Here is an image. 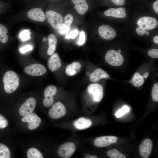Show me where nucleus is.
<instances>
[{
  "mask_svg": "<svg viewBox=\"0 0 158 158\" xmlns=\"http://www.w3.org/2000/svg\"><path fill=\"white\" fill-rule=\"evenodd\" d=\"M124 27L128 37L150 39L158 32V18L148 11L138 10L131 13L129 21Z\"/></svg>",
  "mask_w": 158,
  "mask_h": 158,
  "instance_id": "nucleus-1",
  "label": "nucleus"
},
{
  "mask_svg": "<svg viewBox=\"0 0 158 158\" xmlns=\"http://www.w3.org/2000/svg\"><path fill=\"white\" fill-rule=\"evenodd\" d=\"M103 13L110 23L116 25H123L125 26L129 21L131 13L122 6L110 8L104 11Z\"/></svg>",
  "mask_w": 158,
  "mask_h": 158,
  "instance_id": "nucleus-2",
  "label": "nucleus"
},
{
  "mask_svg": "<svg viewBox=\"0 0 158 158\" xmlns=\"http://www.w3.org/2000/svg\"><path fill=\"white\" fill-rule=\"evenodd\" d=\"M124 28H121L111 23L102 24L99 26L98 34L102 39L106 41H112L119 37L123 32H125Z\"/></svg>",
  "mask_w": 158,
  "mask_h": 158,
  "instance_id": "nucleus-3",
  "label": "nucleus"
},
{
  "mask_svg": "<svg viewBox=\"0 0 158 158\" xmlns=\"http://www.w3.org/2000/svg\"><path fill=\"white\" fill-rule=\"evenodd\" d=\"M3 81L4 89L8 94L11 93L16 90L19 85L18 76L16 73L11 71L5 73L3 77Z\"/></svg>",
  "mask_w": 158,
  "mask_h": 158,
  "instance_id": "nucleus-4",
  "label": "nucleus"
},
{
  "mask_svg": "<svg viewBox=\"0 0 158 158\" xmlns=\"http://www.w3.org/2000/svg\"><path fill=\"white\" fill-rule=\"evenodd\" d=\"M121 50L111 49L106 52L105 56V61L110 65L117 66H121L123 63L124 58L121 54Z\"/></svg>",
  "mask_w": 158,
  "mask_h": 158,
  "instance_id": "nucleus-5",
  "label": "nucleus"
},
{
  "mask_svg": "<svg viewBox=\"0 0 158 158\" xmlns=\"http://www.w3.org/2000/svg\"><path fill=\"white\" fill-rule=\"evenodd\" d=\"M45 15L51 26L55 29H58L63 21L62 16L55 11L51 10L47 11Z\"/></svg>",
  "mask_w": 158,
  "mask_h": 158,
  "instance_id": "nucleus-6",
  "label": "nucleus"
},
{
  "mask_svg": "<svg viewBox=\"0 0 158 158\" xmlns=\"http://www.w3.org/2000/svg\"><path fill=\"white\" fill-rule=\"evenodd\" d=\"M66 113V108L60 102L54 104L49 111V115L52 119H59L64 116Z\"/></svg>",
  "mask_w": 158,
  "mask_h": 158,
  "instance_id": "nucleus-7",
  "label": "nucleus"
},
{
  "mask_svg": "<svg viewBox=\"0 0 158 158\" xmlns=\"http://www.w3.org/2000/svg\"><path fill=\"white\" fill-rule=\"evenodd\" d=\"M87 90L94 102H99L101 101L104 93L103 87L97 83L91 84L88 86Z\"/></svg>",
  "mask_w": 158,
  "mask_h": 158,
  "instance_id": "nucleus-8",
  "label": "nucleus"
},
{
  "mask_svg": "<svg viewBox=\"0 0 158 158\" xmlns=\"http://www.w3.org/2000/svg\"><path fill=\"white\" fill-rule=\"evenodd\" d=\"M36 104V100L34 98H28L20 107L19 109L20 115L23 117L29 115L34 111Z\"/></svg>",
  "mask_w": 158,
  "mask_h": 158,
  "instance_id": "nucleus-9",
  "label": "nucleus"
},
{
  "mask_svg": "<svg viewBox=\"0 0 158 158\" xmlns=\"http://www.w3.org/2000/svg\"><path fill=\"white\" fill-rule=\"evenodd\" d=\"M75 149L76 146L73 142H66L59 147L58 150V154L62 158H68L73 154Z\"/></svg>",
  "mask_w": 158,
  "mask_h": 158,
  "instance_id": "nucleus-10",
  "label": "nucleus"
},
{
  "mask_svg": "<svg viewBox=\"0 0 158 158\" xmlns=\"http://www.w3.org/2000/svg\"><path fill=\"white\" fill-rule=\"evenodd\" d=\"M24 71L28 75L38 76L44 74L47 71V69L42 65L35 63L26 67L24 69Z\"/></svg>",
  "mask_w": 158,
  "mask_h": 158,
  "instance_id": "nucleus-11",
  "label": "nucleus"
},
{
  "mask_svg": "<svg viewBox=\"0 0 158 158\" xmlns=\"http://www.w3.org/2000/svg\"><path fill=\"white\" fill-rule=\"evenodd\" d=\"M57 91L56 87L53 85H50L45 88L44 91L45 98L43 101L44 105L48 107L51 106L54 102L53 97Z\"/></svg>",
  "mask_w": 158,
  "mask_h": 158,
  "instance_id": "nucleus-12",
  "label": "nucleus"
},
{
  "mask_svg": "<svg viewBox=\"0 0 158 158\" xmlns=\"http://www.w3.org/2000/svg\"><path fill=\"white\" fill-rule=\"evenodd\" d=\"M152 146V142L151 139L147 138L143 140L138 147L141 156L144 158H148L151 153Z\"/></svg>",
  "mask_w": 158,
  "mask_h": 158,
  "instance_id": "nucleus-13",
  "label": "nucleus"
},
{
  "mask_svg": "<svg viewBox=\"0 0 158 158\" xmlns=\"http://www.w3.org/2000/svg\"><path fill=\"white\" fill-rule=\"evenodd\" d=\"M117 140L118 138L116 136H103L96 138L94 142V144L97 147H105L116 143Z\"/></svg>",
  "mask_w": 158,
  "mask_h": 158,
  "instance_id": "nucleus-14",
  "label": "nucleus"
},
{
  "mask_svg": "<svg viewBox=\"0 0 158 158\" xmlns=\"http://www.w3.org/2000/svg\"><path fill=\"white\" fill-rule=\"evenodd\" d=\"M21 120L23 122L28 123V128L31 130L38 127L41 121L40 118L35 113H32L27 116L23 117Z\"/></svg>",
  "mask_w": 158,
  "mask_h": 158,
  "instance_id": "nucleus-15",
  "label": "nucleus"
},
{
  "mask_svg": "<svg viewBox=\"0 0 158 158\" xmlns=\"http://www.w3.org/2000/svg\"><path fill=\"white\" fill-rule=\"evenodd\" d=\"M28 17L30 19L37 21L43 22L46 19V16L42 9L35 7L30 9L27 12Z\"/></svg>",
  "mask_w": 158,
  "mask_h": 158,
  "instance_id": "nucleus-16",
  "label": "nucleus"
},
{
  "mask_svg": "<svg viewBox=\"0 0 158 158\" xmlns=\"http://www.w3.org/2000/svg\"><path fill=\"white\" fill-rule=\"evenodd\" d=\"M61 62L58 54L54 53L49 59L47 66L51 72L56 71L61 66Z\"/></svg>",
  "mask_w": 158,
  "mask_h": 158,
  "instance_id": "nucleus-17",
  "label": "nucleus"
},
{
  "mask_svg": "<svg viewBox=\"0 0 158 158\" xmlns=\"http://www.w3.org/2000/svg\"><path fill=\"white\" fill-rule=\"evenodd\" d=\"M73 19V16L71 14H67L66 15L63 19V22L58 29V32L60 35H66L69 32Z\"/></svg>",
  "mask_w": 158,
  "mask_h": 158,
  "instance_id": "nucleus-18",
  "label": "nucleus"
},
{
  "mask_svg": "<svg viewBox=\"0 0 158 158\" xmlns=\"http://www.w3.org/2000/svg\"><path fill=\"white\" fill-rule=\"evenodd\" d=\"M109 77V74L103 69L98 68L91 73L90 75V79L92 82H96L101 79L108 78Z\"/></svg>",
  "mask_w": 158,
  "mask_h": 158,
  "instance_id": "nucleus-19",
  "label": "nucleus"
},
{
  "mask_svg": "<svg viewBox=\"0 0 158 158\" xmlns=\"http://www.w3.org/2000/svg\"><path fill=\"white\" fill-rule=\"evenodd\" d=\"M71 1L74 5V8L80 14H84L88 9L86 0H71Z\"/></svg>",
  "mask_w": 158,
  "mask_h": 158,
  "instance_id": "nucleus-20",
  "label": "nucleus"
},
{
  "mask_svg": "<svg viewBox=\"0 0 158 158\" xmlns=\"http://www.w3.org/2000/svg\"><path fill=\"white\" fill-rule=\"evenodd\" d=\"M92 123V121L90 119L81 117L74 122V125L78 129L83 130L90 127Z\"/></svg>",
  "mask_w": 158,
  "mask_h": 158,
  "instance_id": "nucleus-21",
  "label": "nucleus"
},
{
  "mask_svg": "<svg viewBox=\"0 0 158 158\" xmlns=\"http://www.w3.org/2000/svg\"><path fill=\"white\" fill-rule=\"evenodd\" d=\"M49 47L47 51V54L49 55H52L56 49V45L57 42V38L54 34H51L49 35L47 38Z\"/></svg>",
  "mask_w": 158,
  "mask_h": 158,
  "instance_id": "nucleus-22",
  "label": "nucleus"
},
{
  "mask_svg": "<svg viewBox=\"0 0 158 158\" xmlns=\"http://www.w3.org/2000/svg\"><path fill=\"white\" fill-rule=\"evenodd\" d=\"M81 66L78 62H74L67 66L65 69L66 74L72 76L75 75L80 69Z\"/></svg>",
  "mask_w": 158,
  "mask_h": 158,
  "instance_id": "nucleus-23",
  "label": "nucleus"
},
{
  "mask_svg": "<svg viewBox=\"0 0 158 158\" xmlns=\"http://www.w3.org/2000/svg\"><path fill=\"white\" fill-rule=\"evenodd\" d=\"M130 81L134 86L138 87L143 85L144 80L143 75H141L139 73L136 72L134 74Z\"/></svg>",
  "mask_w": 158,
  "mask_h": 158,
  "instance_id": "nucleus-24",
  "label": "nucleus"
},
{
  "mask_svg": "<svg viewBox=\"0 0 158 158\" xmlns=\"http://www.w3.org/2000/svg\"><path fill=\"white\" fill-rule=\"evenodd\" d=\"M7 28L4 25L0 24V41L2 43H6L8 41V37Z\"/></svg>",
  "mask_w": 158,
  "mask_h": 158,
  "instance_id": "nucleus-25",
  "label": "nucleus"
},
{
  "mask_svg": "<svg viewBox=\"0 0 158 158\" xmlns=\"http://www.w3.org/2000/svg\"><path fill=\"white\" fill-rule=\"evenodd\" d=\"M27 155L28 158H42V153L37 149L34 148L29 149L27 151Z\"/></svg>",
  "mask_w": 158,
  "mask_h": 158,
  "instance_id": "nucleus-26",
  "label": "nucleus"
},
{
  "mask_svg": "<svg viewBox=\"0 0 158 158\" xmlns=\"http://www.w3.org/2000/svg\"><path fill=\"white\" fill-rule=\"evenodd\" d=\"M107 156L110 158H126V156L117 150L112 149L108 151L107 153Z\"/></svg>",
  "mask_w": 158,
  "mask_h": 158,
  "instance_id": "nucleus-27",
  "label": "nucleus"
},
{
  "mask_svg": "<svg viewBox=\"0 0 158 158\" xmlns=\"http://www.w3.org/2000/svg\"><path fill=\"white\" fill-rule=\"evenodd\" d=\"M10 152L8 148L5 145L0 143V158H10Z\"/></svg>",
  "mask_w": 158,
  "mask_h": 158,
  "instance_id": "nucleus-28",
  "label": "nucleus"
},
{
  "mask_svg": "<svg viewBox=\"0 0 158 158\" xmlns=\"http://www.w3.org/2000/svg\"><path fill=\"white\" fill-rule=\"evenodd\" d=\"M31 32L28 29H25L20 32L19 37L20 40L25 42L30 40L31 39Z\"/></svg>",
  "mask_w": 158,
  "mask_h": 158,
  "instance_id": "nucleus-29",
  "label": "nucleus"
},
{
  "mask_svg": "<svg viewBox=\"0 0 158 158\" xmlns=\"http://www.w3.org/2000/svg\"><path fill=\"white\" fill-rule=\"evenodd\" d=\"M152 97L153 100L155 102L158 101V83L154 84L152 87Z\"/></svg>",
  "mask_w": 158,
  "mask_h": 158,
  "instance_id": "nucleus-30",
  "label": "nucleus"
},
{
  "mask_svg": "<svg viewBox=\"0 0 158 158\" xmlns=\"http://www.w3.org/2000/svg\"><path fill=\"white\" fill-rule=\"evenodd\" d=\"M130 111L129 108L126 105L124 106L121 109H119L115 114L117 118L121 117Z\"/></svg>",
  "mask_w": 158,
  "mask_h": 158,
  "instance_id": "nucleus-31",
  "label": "nucleus"
},
{
  "mask_svg": "<svg viewBox=\"0 0 158 158\" xmlns=\"http://www.w3.org/2000/svg\"><path fill=\"white\" fill-rule=\"evenodd\" d=\"M78 33V30L77 29H74L66 34L65 36V38L68 40L74 39L77 36Z\"/></svg>",
  "mask_w": 158,
  "mask_h": 158,
  "instance_id": "nucleus-32",
  "label": "nucleus"
},
{
  "mask_svg": "<svg viewBox=\"0 0 158 158\" xmlns=\"http://www.w3.org/2000/svg\"><path fill=\"white\" fill-rule=\"evenodd\" d=\"M150 13L156 17L158 16V0H156L152 4Z\"/></svg>",
  "mask_w": 158,
  "mask_h": 158,
  "instance_id": "nucleus-33",
  "label": "nucleus"
},
{
  "mask_svg": "<svg viewBox=\"0 0 158 158\" xmlns=\"http://www.w3.org/2000/svg\"><path fill=\"white\" fill-rule=\"evenodd\" d=\"M148 55L153 58H158V49H151L149 50L147 53Z\"/></svg>",
  "mask_w": 158,
  "mask_h": 158,
  "instance_id": "nucleus-34",
  "label": "nucleus"
},
{
  "mask_svg": "<svg viewBox=\"0 0 158 158\" xmlns=\"http://www.w3.org/2000/svg\"><path fill=\"white\" fill-rule=\"evenodd\" d=\"M79 39L78 42V44L79 45L83 44L86 40V36L84 32L82 30L80 32Z\"/></svg>",
  "mask_w": 158,
  "mask_h": 158,
  "instance_id": "nucleus-35",
  "label": "nucleus"
},
{
  "mask_svg": "<svg viewBox=\"0 0 158 158\" xmlns=\"http://www.w3.org/2000/svg\"><path fill=\"white\" fill-rule=\"evenodd\" d=\"M8 124V120L3 116L0 114V128L6 127Z\"/></svg>",
  "mask_w": 158,
  "mask_h": 158,
  "instance_id": "nucleus-36",
  "label": "nucleus"
},
{
  "mask_svg": "<svg viewBox=\"0 0 158 158\" xmlns=\"http://www.w3.org/2000/svg\"><path fill=\"white\" fill-rule=\"evenodd\" d=\"M111 1L115 6L122 7L124 6L126 2V0H109Z\"/></svg>",
  "mask_w": 158,
  "mask_h": 158,
  "instance_id": "nucleus-37",
  "label": "nucleus"
},
{
  "mask_svg": "<svg viewBox=\"0 0 158 158\" xmlns=\"http://www.w3.org/2000/svg\"><path fill=\"white\" fill-rule=\"evenodd\" d=\"M33 49L32 47L30 45H26L20 48L19 49L20 52L23 54H24L29 51H31Z\"/></svg>",
  "mask_w": 158,
  "mask_h": 158,
  "instance_id": "nucleus-38",
  "label": "nucleus"
},
{
  "mask_svg": "<svg viewBox=\"0 0 158 158\" xmlns=\"http://www.w3.org/2000/svg\"><path fill=\"white\" fill-rule=\"evenodd\" d=\"M151 39L152 42L155 44L158 45V32L154 34L151 37Z\"/></svg>",
  "mask_w": 158,
  "mask_h": 158,
  "instance_id": "nucleus-39",
  "label": "nucleus"
},
{
  "mask_svg": "<svg viewBox=\"0 0 158 158\" xmlns=\"http://www.w3.org/2000/svg\"><path fill=\"white\" fill-rule=\"evenodd\" d=\"M97 158V157L95 155H89L87 157V158Z\"/></svg>",
  "mask_w": 158,
  "mask_h": 158,
  "instance_id": "nucleus-40",
  "label": "nucleus"
},
{
  "mask_svg": "<svg viewBox=\"0 0 158 158\" xmlns=\"http://www.w3.org/2000/svg\"><path fill=\"white\" fill-rule=\"evenodd\" d=\"M149 75V74L147 72H146L145 73L144 75H143V76L145 78H147L148 76Z\"/></svg>",
  "mask_w": 158,
  "mask_h": 158,
  "instance_id": "nucleus-41",
  "label": "nucleus"
},
{
  "mask_svg": "<svg viewBox=\"0 0 158 158\" xmlns=\"http://www.w3.org/2000/svg\"><path fill=\"white\" fill-rule=\"evenodd\" d=\"M90 155V154L88 153H86L85 155V158H87V157Z\"/></svg>",
  "mask_w": 158,
  "mask_h": 158,
  "instance_id": "nucleus-42",
  "label": "nucleus"
},
{
  "mask_svg": "<svg viewBox=\"0 0 158 158\" xmlns=\"http://www.w3.org/2000/svg\"><path fill=\"white\" fill-rule=\"evenodd\" d=\"M43 40L44 41H46V39L45 38H44Z\"/></svg>",
  "mask_w": 158,
  "mask_h": 158,
  "instance_id": "nucleus-43",
  "label": "nucleus"
},
{
  "mask_svg": "<svg viewBox=\"0 0 158 158\" xmlns=\"http://www.w3.org/2000/svg\"></svg>",
  "mask_w": 158,
  "mask_h": 158,
  "instance_id": "nucleus-44",
  "label": "nucleus"
}]
</instances>
